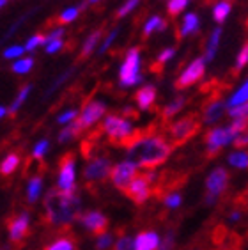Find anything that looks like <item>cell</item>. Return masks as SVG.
<instances>
[{
	"mask_svg": "<svg viewBox=\"0 0 248 250\" xmlns=\"http://www.w3.org/2000/svg\"><path fill=\"white\" fill-rule=\"evenodd\" d=\"M172 149H174L172 144L163 135L151 133L147 130V133L142 139H139L133 146L128 147V160L137 167L153 170L154 167L167 162Z\"/></svg>",
	"mask_w": 248,
	"mask_h": 250,
	"instance_id": "cell-1",
	"label": "cell"
},
{
	"mask_svg": "<svg viewBox=\"0 0 248 250\" xmlns=\"http://www.w3.org/2000/svg\"><path fill=\"white\" fill-rule=\"evenodd\" d=\"M44 209L50 226H67L73 218L80 217V195L78 192H64L61 188H52L44 197Z\"/></svg>",
	"mask_w": 248,
	"mask_h": 250,
	"instance_id": "cell-2",
	"label": "cell"
},
{
	"mask_svg": "<svg viewBox=\"0 0 248 250\" xmlns=\"http://www.w3.org/2000/svg\"><path fill=\"white\" fill-rule=\"evenodd\" d=\"M202 126V119L195 116V114H190V116H185L181 119H177L176 123L168 125V142L172 144V147H179V146L186 144L190 139H193Z\"/></svg>",
	"mask_w": 248,
	"mask_h": 250,
	"instance_id": "cell-3",
	"label": "cell"
},
{
	"mask_svg": "<svg viewBox=\"0 0 248 250\" xmlns=\"http://www.w3.org/2000/svg\"><path fill=\"white\" fill-rule=\"evenodd\" d=\"M101 130L105 131L112 144L123 146V147L128 144V140L135 133V128L129 123V119H126L124 116H115V114H110V116L105 117Z\"/></svg>",
	"mask_w": 248,
	"mask_h": 250,
	"instance_id": "cell-4",
	"label": "cell"
},
{
	"mask_svg": "<svg viewBox=\"0 0 248 250\" xmlns=\"http://www.w3.org/2000/svg\"><path fill=\"white\" fill-rule=\"evenodd\" d=\"M142 82L140 73V48L133 46L124 55V61L119 69V83L123 87H133Z\"/></svg>",
	"mask_w": 248,
	"mask_h": 250,
	"instance_id": "cell-5",
	"label": "cell"
},
{
	"mask_svg": "<svg viewBox=\"0 0 248 250\" xmlns=\"http://www.w3.org/2000/svg\"><path fill=\"white\" fill-rule=\"evenodd\" d=\"M112 164L106 156H94L87 162L85 168H83V179L87 181V187L94 188L98 183L105 181L112 174Z\"/></svg>",
	"mask_w": 248,
	"mask_h": 250,
	"instance_id": "cell-6",
	"label": "cell"
},
{
	"mask_svg": "<svg viewBox=\"0 0 248 250\" xmlns=\"http://www.w3.org/2000/svg\"><path fill=\"white\" fill-rule=\"evenodd\" d=\"M236 135L232 133L230 126L227 128H213L207 131L206 135V149H207V158H215L216 154L222 151V147H225L227 144L234 142Z\"/></svg>",
	"mask_w": 248,
	"mask_h": 250,
	"instance_id": "cell-7",
	"label": "cell"
},
{
	"mask_svg": "<svg viewBox=\"0 0 248 250\" xmlns=\"http://www.w3.org/2000/svg\"><path fill=\"white\" fill-rule=\"evenodd\" d=\"M137 165L131 164L129 160L123 162V164H117L112 168V174H110V179L114 183L115 188H119L121 192H126L129 188V185L137 179Z\"/></svg>",
	"mask_w": 248,
	"mask_h": 250,
	"instance_id": "cell-8",
	"label": "cell"
},
{
	"mask_svg": "<svg viewBox=\"0 0 248 250\" xmlns=\"http://www.w3.org/2000/svg\"><path fill=\"white\" fill-rule=\"evenodd\" d=\"M206 61L204 57H199L195 61H191L188 66L183 69V73L177 77L176 80V89H186V87H191L193 83H197L204 77L206 73Z\"/></svg>",
	"mask_w": 248,
	"mask_h": 250,
	"instance_id": "cell-9",
	"label": "cell"
},
{
	"mask_svg": "<svg viewBox=\"0 0 248 250\" xmlns=\"http://www.w3.org/2000/svg\"><path fill=\"white\" fill-rule=\"evenodd\" d=\"M59 188L64 192H75V154L66 153L59 164Z\"/></svg>",
	"mask_w": 248,
	"mask_h": 250,
	"instance_id": "cell-10",
	"label": "cell"
},
{
	"mask_svg": "<svg viewBox=\"0 0 248 250\" xmlns=\"http://www.w3.org/2000/svg\"><path fill=\"white\" fill-rule=\"evenodd\" d=\"M7 231H9V241L11 243H21L23 238L30 231V220L29 213H18L16 217L7 218Z\"/></svg>",
	"mask_w": 248,
	"mask_h": 250,
	"instance_id": "cell-11",
	"label": "cell"
},
{
	"mask_svg": "<svg viewBox=\"0 0 248 250\" xmlns=\"http://www.w3.org/2000/svg\"><path fill=\"white\" fill-rule=\"evenodd\" d=\"M105 112H106V105L103 101H98V100L87 101L85 105H83V108H82L78 121H80V125L83 126V130H85V128L94 126L101 117L105 116Z\"/></svg>",
	"mask_w": 248,
	"mask_h": 250,
	"instance_id": "cell-12",
	"label": "cell"
},
{
	"mask_svg": "<svg viewBox=\"0 0 248 250\" xmlns=\"http://www.w3.org/2000/svg\"><path fill=\"white\" fill-rule=\"evenodd\" d=\"M229 172L227 168L224 167H216L211 170V174L206 179V188H207V193L209 195H215V197H220L222 193L227 190L229 187Z\"/></svg>",
	"mask_w": 248,
	"mask_h": 250,
	"instance_id": "cell-13",
	"label": "cell"
},
{
	"mask_svg": "<svg viewBox=\"0 0 248 250\" xmlns=\"http://www.w3.org/2000/svg\"><path fill=\"white\" fill-rule=\"evenodd\" d=\"M80 224L85 227L87 231L91 232V234H98V236H103L106 234V227H108V218L103 215L101 211H89V213H83L78 217Z\"/></svg>",
	"mask_w": 248,
	"mask_h": 250,
	"instance_id": "cell-14",
	"label": "cell"
},
{
	"mask_svg": "<svg viewBox=\"0 0 248 250\" xmlns=\"http://www.w3.org/2000/svg\"><path fill=\"white\" fill-rule=\"evenodd\" d=\"M124 193H126L135 204L140 206V204H144V202L153 195V188H151V183L145 179V176L140 174V176H137V179H135L133 183L129 185V188Z\"/></svg>",
	"mask_w": 248,
	"mask_h": 250,
	"instance_id": "cell-15",
	"label": "cell"
},
{
	"mask_svg": "<svg viewBox=\"0 0 248 250\" xmlns=\"http://www.w3.org/2000/svg\"><path fill=\"white\" fill-rule=\"evenodd\" d=\"M227 106L229 105H227L225 101L218 100V98H213V100L204 106V112H202V123H206V125H213V123H216V121L225 114V108H227Z\"/></svg>",
	"mask_w": 248,
	"mask_h": 250,
	"instance_id": "cell-16",
	"label": "cell"
},
{
	"mask_svg": "<svg viewBox=\"0 0 248 250\" xmlns=\"http://www.w3.org/2000/svg\"><path fill=\"white\" fill-rule=\"evenodd\" d=\"M135 101H137V105H139L140 110H149V108H153L154 101H156V87L147 83V85L140 87L137 94H135Z\"/></svg>",
	"mask_w": 248,
	"mask_h": 250,
	"instance_id": "cell-17",
	"label": "cell"
},
{
	"mask_svg": "<svg viewBox=\"0 0 248 250\" xmlns=\"http://www.w3.org/2000/svg\"><path fill=\"white\" fill-rule=\"evenodd\" d=\"M160 238L154 231H142L135 238V250H158Z\"/></svg>",
	"mask_w": 248,
	"mask_h": 250,
	"instance_id": "cell-18",
	"label": "cell"
},
{
	"mask_svg": "<svg viewBox=\"0 0 248 250\" xmlns=\"http://www.w3.org/2000/svg\"><path fill=\"white\" fill-rule=\"evenodd\" d=\"M220 39H222V27H216L213 32H211L209 39H207V44H206V62H211L216 55V50L220 46Z\"/></svg>",
	"mask_w": 248,
	"mask_h": 250,
	"instance_id": "cell-19",
	"label": "cell"
},
{
	"mask_svg": "<svg viewBox=\"0 0 248 250\" xmlns=\"http://www.w3.org/2000/svg\"><path fill=\"white\" fill-rule=\"evenodd\" d=\"M185 105H186V98L185 96H177L176 100H172L170 103H168V105L162 110V121H163V123L170 121L172 117L176 116V114H179V112L183 110V106H185Z\"/></svg>",
	"mask_w": 248,
	"mask_h": 250,
	"instance_id": "cell-20",
	"label": "cell"
},
{
	"mask_svg": "<svg viewBox=\"0 0 248 250\" xmlns=\"http://www.w3.org/2000/svg\"><path fill=\"white\" fill-rule=\"evenodd\" d=\"M199 23H201V20L195 13H188L183 20L181 27H179V38H186V36H190V34L197 32L199 29Z\"/></svg>",
	"mask_w": 248,
	"mask_h": 250,
	"instance_id": "cell-21",
	"label": "cell"
},
{
	"mask_svg": "<svg viewBox=\"0 0 248 250\" xmlns=\"http://www.w3.org/2000/svg\"><path fill=\"white\" fill-rule=\"evenodd\" d=\"M20 164H21V158H20L18 153H9L7 156H5L4 160H2V165H0V172H2V176H11V174L16 172V168L20 167Z\"/></svg>",
	"mask_w": 248,
	"mask_h": 250,
	"instance_id": "cell-22",
	"label": "cell"
},
{
	"mask_svg": "<svg viewBox=\"0 0 248 250\" xmlns=\"http://www.w3.org/2000/svg\"><path fill=\"white\" fill-rule=\"evenodd\" d=\"M83 131V126L80 125V121H73L71 125H67L64 130L59 133V142L61 144H66V142H69V140H73L75 137H78V135Z\"/></svg>",
	"mask_w": 248,
	"mask_h": 250,
	"instance_id": "cell-23",
	"label": "cell"
},
{
	"mask_svg": "<svg viewBox=\"0 0 248 250\" xmlns=\"http://www.w3.org/2000/svg\"><path fill=\"white\" fill-rule=\"evenodd\" d=\"M101 36H103V30H101V29H98V30H94V32H91V36H89V38L85 39V43H83V46H82V52H80V57L82 59H87L92 52H94L96 44L100 43Z\"/></svg>",
	"mask_w": 248,
	"mask_h": 250,
	"instance_id": "cell-24",
	"label": "cell"
},
{
	"mask_svg": "<svg viewBox=\"0 0 248 250\" xmlns=\"http://www.w3.org/2000/svg\"><path fill=\"white\" fill-rule=\"evenodd\" d=\"M41 188H43V176H34V178H30L29 188H27V201H29V204H34V202L38 201Z\"/></svg>",
	"mask_w": 248,
	"mask_h": 250,
	"instance_id": "cell-25",
	"label": "cell"
},
{
	"mask_svg": "<svg viewBox=\"0 0 248 250\" xmlns=\"http://www.w3.org/2000/svg\"><path fill=\"white\" fill-rule=\"evenodd\" d=\"M165 29H167V21L154 15L145 21V25H144V38H149L154 30H160V32H162V30H165Z\"/></svg>",
	"mask_w": 248,
	"mask_h": 250,
	"instance_id": "cell-26",
	"label": "cell"
},
{
	"mask_svg": "<svg viewBox=\"0 0 248 250\" xmlns=\"http://www.w3.org/2000/svg\"><path fill=\"white\" fill-rule=\"evenodd\" d=\"M245 103H248V80L243 83V85L239 87L238 91L234 92L232 96L229 98V101H227L229 108H234V106H239V105H245Z\"/></svg>",
	"mask_w": 248,
	"mask_h": 250,
	"instance_id": "cell-27",
	"label": "cell"
},
{
	"mask_svg": "<svg viewBox=\"0 0 248 250\" xmlns=\"http://www.w3.org/2000/svg\"><path fill=\"white\" fill-rule=\"evenodd\" d=\"M230 13V4L229 0H222V2H218V4L213 7V18H215L216 23H224L225 20H227V16H229Z\"/></svg>",
	"mask_w": 248,
	"mask_h": 250,
	"instance_id": "cell-28",
	"label": "cell"
},
{
	"mask_svg": "<svg viewBox=\"0 0 248 250\" xmlns=\"http://www.w3.org/2000/svg\"><path fill=\"white\" fill-rule=\"evenodd\" d=\"M77 245H75V240L71 236H62L59 240H55L52 245H48L44 250H75Z\"/></svg>",
	"mask_w": 248,
	"mask_h": 250,
	"instance_id": "cell-29",
	"label": "cell"
},
{
	"mask_svg": "<svg viewBox=\"0 0 248 250\" xmlns=\"http://www.w3.org/2000/svg\"><path fill=\"white\" fill-rule=\"evenodd\" d=\"M32 66H34V59L25 57V59H18V61L11 66V69H13L16 75H27V73L32 69Z\"/></svg>",
	"mask_w": 248,
	"mask_h": 250,
	"instance_id": "cell-30",
	"label": "cell"
},
{
	"mask_svg": "<svg viewBox=\"0 0 248 250\" xmlns=\"http://www.w3.org/2000/svg\"><path fill=\"white\" fill-rule=\"evenodd\" d=\"M29 92H30V85H25L20 89L18 96L15 98V101H13L9 106V114H16V112L20 110V106L25 103V100H27V96H29Z\"/></svg>",
	"mask_w": 248,
	"mask_h": 250,
	"instance_id": "cell-31",
	"label": "cell"
},
{
	"mask_svg": "<svg viewBox=\"0 0 248 250\" xmlns=\"http://www.w3.org/2000/svg\"><path fill=\"white\" fill-rule=\"evenodd\" d=\"M186 5H188V0H168V4H167L168 16L176 18L179 13H183V11L186 9Z\"/></svg>",
	"mask_w": 248,
	"mask_h": 250,
	"instance_id": "cell-32",
	"label": "cell"
},
{
	"mask_svg": "<svg viewBox=\"0 0 248 250\" xmlns=\"http://www.w3.org/2000/svg\"><path fill=\"white\" fill-rule=\"evenodd\" d=\"M247 64H248V41L241 46V50H239L238 57H236V62H234V71L239 73Z\"/></svg>",
	"mask_w": 248,
	"mask_h": 250,
	"instance_id": "cell-33",
	"label": "cell"
},
{
	"mask_svg": "<svg viewBox=\"0 0 248 250\" xmlns=\"http://www.w3.org/2000/svg\"><path fill=\"white\" fill-rule=\"evenodd\" d=\"M229 164L238 168H247L248 167V153H241V151L232 153L229 156Z\"/></svg>",
	"mask_w": 248,
	"mask_h": 250,
	"instance_id": "cell-34",
	"label": "cell"
},
{
	"mask_svg": "<svg viewBox=\"0 0 248 250\" xmlns=\"http://www.w3.org/2000/svg\"><path fill=\"white\" fill-rule=\"evenodd\" d=\"M174 55H176V50L170 48V46H168V48H165V50H162V52H160V55H158L156 64H153V71H160V66H163L167 61H170Z\"/></svg>",
	"mask_w": 248,
	"mask_h": 250,
	"instance_id": "cell-35",
	"label": "cell"
},
{
	"mask_svg": "<svg viewBox=\"0 0 248 250\" xmlns=\"http://www.w3.org/2000/svg\"><path fill=\"white\" fill-rule=\"evenodd\" d=\"M41 44H46V36H44V34H36V36L27 39L25 50H27V52H34V48H38Z\"/></svg>",
	"mask_w": 248,
	"mask_h": 250,
	"instance_id": "cell-36",
	"label": "cell"
},
{
	"mask_svg": "<svg viewBox=\"0 0 248 250\" xmlns=\"http://www.w3.org/2000/svg\"><path fill=\"white\" fill-rule=\"evenodd\" d=\"M78 15H80V7H67L59 15V21L61 23H69L73 20H77Z\"/></svg>",
	"mask_w": 248,
	"mask_h": 250,
	"instance_id": "cell-37",
	"label": "cell"
},
{
	"mask_svg": "<svg viewBox=\"0 0 248 250\" xmlns=\"http://www.w3.org/2000/svg\"><path fill=\"white\" fill-rule=\"evenodd\" d=\"M140 4V0H126L123 5H121L119 9H117V13H115V16L117 18H124L126 15H129V13H133V9L137 7V5Z\"/></svg>",
	"mask_w": 248,
	"mask_h": 250,
	"instance_id": "cell-38",
	"label": "cell"
},
{
	"mask_svg": "<svg viewBox=\"0 0 248 250\" xmlns=\"http://www.w3.org/2000/svg\"><path fill=\"white\" fill-rule=\"evenodd\" d=\"M174 247H176V234H174V231H167L158 250H174Z\"/></svg>",
	"mask_w": 248,
	"mask_h": 250,
	"instance_id": "cell-39",
	"label": "cell"
},
{
	"mask_svg": "<svg viewBox=\"0 0 248 250\" xmlns=\"http://www.w3.org/2000/svg\"><path fill=\"white\" fill-rule=\"evenodd\" d=\"M48 147H50V142H48L46 139L39 140L38 144H36V147H34V151H32V158L43 160V156H44V153L48 151Z\"/></svg>",
	"mask_w": 248,
	"mask_h": 250,
	"instance_id": "cell-40",
	"label": "cell"
},
{
	"mask_svg": "<svg viewBox=\"0 0 248 250\" xmlns=\"http://www.w3.org/2000/svg\"><path fill=\"white\" fill-rule=\"evenodd\" d=\"M117 34H119V30H117V29L110 30V34L106 36L105 39H103V41H101V44H100V50H98V53H100V55H103V53L110 48V44L114 43V39L117 38Z\"/></svg>",
	"mask_w": 248,
	"mask_h": 250,
	"instance_id": "cell-41",
	"label": "cell"
},
{
	"mask_svg": "<svg viewBox=\"0 0 248 250\" xmlns=\"http://www.w3.org/2000/svg\"><path fill=\"white\" fill-rule=\"evenodd\" d=\"M114 250H135L133 240H131L129 236L123 234L119 240H117V243L114 245Z\"/></svg>",
	"mask_w": 248,
	"mask_h": 250,
	"instance_id": "cell-42",
	"label": "cell"
},
{
	"mask_svg": "<svg viewBox=\"0 0 248 250\" xmlns=\"http://www.w3.org/2000/svg\"><path fill=\"white\" fill-rule=\"evenodd\" d=\"M23 52H25V46L15 44V46L5 48L4 53H2V57H4V59H20V55H23Z\"/></svg>",
	"mask_w": 248,
	"mask_h": 250,
	"instance_id": "cell-43",
	"label": "cell"
},
{
	"mask_svg": "<svg viewBox=\"0 0 248 250\" xmlns=\"http://www.w3.org/2000/svg\"><path fill=\"white\" fill-rule=\"evenodd\" d=\"M71 75H73V67H71V69H67L66 73H62L61 77H59L57 80H55V82H53V85L50 87V89H48V91H46V96H50V94H52V92H55V91H57L59 87H61L62 83L66 82V80H67V78H69V77H71Z\"/></svg>",
	"mask_w": 248,
	"mask_h": 250,
	"instance_id": "cell-44",
	"label": "cell"
},
{
	"mask_svg": "<svg viewBox=\"0 0 248 250\" xmlns=\"http://www.w3.org/2000/svg\"><path fill=\"white\" fill-rule=\"evenodd\" d=\"M77 117H80V114H78L75 108H71V110H66L64 114H61L57 121L61 125H71L73 121H77Z\"/></svg>",
	"mask_w": 248,
	"mask_h": 250,
	"instance_id": "cell-45",
	"label": "cell"
},
{
	"mask_svg": "<svg viewBox=\"0 0 248 250\" xmlns=\"http://www.w3.org/2000/svg\"><path fill=\"white\" fill-rule=\"evenodd\" d=\"M112 241H114V236L110 234V232H106V234H103V236H100V238H98V241H96V249H98V250L110 249Z\"/></svg>",
	"mask_w": 248,
	"mask_h": 250,
	"instance_id": "cell-46",
	"label": "cell"
},
{
	"mask_svg": "<svg viewBox=\"0 0 248 250\" xmlns=\"http://www.w3.org/2000/svg\"><path fill=\"white\" fill-rule=\"evenodd\" d=\"M163 204L167 208H177L179 204H181V193H170V195H167V197L163 199Z\"/></svg>",
	"mask_w": 248,
	"mask_h": 250,
	"instance_id": "cell-47",
	"label": "cell"
},
{
	"mask_svg": "<svg viewBox=\"0 0 248 250\" xmlns=\"http://www.w3.org/2000/svg\"><path fill=\"white\" fill-rule=\"evenodd\" d=\"M64 38V27H57V29H53L52 32L46 34V44L52 43V41H59V39ZM44 44V46H46Z\"/></svg>",
	"mask_w": 248,
	"mask_h": 250,
	"instance_id": "cell-48",
	"label": "cell"
},
{
	"mask_svg": "<svg viewBox=\"0 0 248 250\" xmlns=\"http://www.w3.org/2000/svg\"><path fill=\"white\" fill-rule=\"evenodd\" d=\"M234 147H238V149H243V147H248V131L245 133H239L236 139H234Z\"/></svg>",
	"mask_w": 248,
	"mask_h": 250,
	"instance_id": "cell-49",
	"label": "cell"
},
{
	"mask_svg": "<svg viewBox=\"0 0 248 250\" xmlns=\"http://www.w3.org/2000/svg\"><path fill=\"white\" fill-rule=\"evenodd\" d=\"M62 46H64V41L59 39V41H52V43H48L44 48H46V53H55V52H59Z\"/></svg>",
	"mask_w": 248,
	"mask_h": 250,
	"instance_id": "cell-50",
	"label": "cell"
},
{
	"mask_svg": "<svg viewBox=\"0 0 248 250\" xmlns=\"http://www.w3.org/2000/svg\"><path fill=\"white\" fill-rule=\"evenodd\" d=\"M30 13H32V11H30ZM30 13H29V15H25L23 18H20L18 21H15V25H13V27H11V29L7 30V32H5V38H11V36H13V34L16 32V29H18L20 25H21V23H23V21H25V20L29 18V16H30Z\"/></svg>",
	"mask_w": 248,
	"mask_h": 250,
	"instance_id": "cell-51",
	"label": "cell"
},
{
	"mask_svg": "<svg viewBox=\"0 0 248 250\" xmlns=\"http://www.w3.org/2000/svg\"><path fill=\"white\" fill-rule=\"evenodd\" d=\"M7 114H9V108H5V106H2V108H0V116L5 117Z\"/></svg>",
	"mask_w": 248,
	"mask_h": 250,
	"instance_id": "cell-52",
	"label": "cell"
},
{
	"mask_svg": "<svg viewBox=\"0 0 248 250\" xmlns=\"http://www.w3.org/2000/svg\"><path fill=\"white\" fill-rule=\"evenodd\" d=\"M98 2H101V0H87L85 4H98Z\"/></svg>",
	"mask_w": 248,
	"mask_h": 250,
	"instance_id": "cell-53",
	"label": "cell"
},
{
	"mask_svg": "<svg viewBox=\"0 0 248 250\" xmlns=\"http://www.w3.org/2000/svg\"><path fill=\"white\" fill-rule=\"evenodd\" d=\"M5 4H7V0H0V7H4Z\"/></svg>",
	"mask_w": 248,
	"mask_h": 250,
	"instance_id": "cell-54",
	"label": "cell"
}]
</instances>
